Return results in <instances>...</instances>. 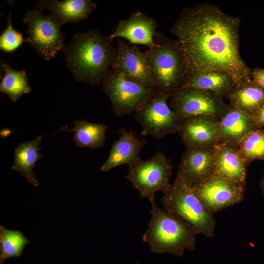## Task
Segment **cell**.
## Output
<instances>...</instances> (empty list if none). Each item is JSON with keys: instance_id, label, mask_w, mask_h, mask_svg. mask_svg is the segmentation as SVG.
<instances>
[{"instance_id": "1", "label": "cell", "mask_w": 264, "mask_h": 264, "mask_svg": "<svg viewBox=\"0 0 264 264\" xmlns=\"http://www.w3.org/2000/svg\"><path fill=\"white\" fill-rule=\"evenodd\" d=\"M240 23L208 3L182 9L170 31L183 52L187 75L218 70L229 74L236 86L251 80V69L240 54Z\"/></svg>"}, {"instance_id": "2", "label": "cell", "mask_w": 264, "mask_h": 264, "mask_svg": "<svg viewBox=\"0 0 264 264\" xmlns=\"http://www.w3.org/2000/svg\"><path fill=\"white\" fill-rule=\"evenodd\" d=\"M98 31L76 33L63 52L66 66L77 81L97 85L111 66L116 49Z\"/></svg>"}, {"instance_id": "3", "label": "cell", "mask_w": 264, "mask_h": 264, "mask_svg": "<svg viewBox=\"0 0 264 264\" xmlns=\"http://www.w3.org/2000/svg\"><path fill=\"white\" fill-rule=\"evenodd\" d=\"M150 220L142 239L152 252L183 256L185 250L195 248L197 232L179 217L150 202Z\"/></svg>"}, {"instance_id": "4", "label": "cell", "mask_w": 264, "mask_h": 264, "mask_svg": "<svg viewBox=\"0 0 264 264\" xmlns=\"http://www.w3.org/2000/svg\"><path fill=\"white\" fill-rule=\"evenodd\" d=\"M155 41L156 45L145 52L155 89L170 97L181 87L187 75L185 58L176 39L157 32Z\"/></svg>"}, {"instance_id": "5", "label": "cell", "mask_w": 264, "mask_h": 264, "mask_svg": "<svg viewBox=\"0 0 264 264\" xmlns=\"http://www.w3.org/2000/svg\"><path fill=\"white\" fill-rule=\"evenodd\" d=\"M161 200L164 209L179 217L197 232L208 238L215 234L216 223L211 213L195 194L192 187L176 177Z\"/></svg>"}, {"instance_id": "6", "label": "cell", "mask_w": 264, "mask_h": 264, "mask_svg": "<svg viewBox=\"0 0 264 264\" xmlns=\"http://www.w3.org/2000/svg\"><path fill=\"white\" fill-rule=\"evenodd\" d=\"M171 162L162 152L158 151L151 158L137 161L128 166L126 178L150 202L154 200L158 192L166 193L170 188L172 175Z\"/></svg>"}, {"instance_id": "7", "label": "cell", "mask_w": 264, "mask_h": 264, "mask_svg": "<svg viewBox=\"0 0 264 264\" xmlns=\"http://www.w3.org/2000/svg\"><path fill=\"white\" fill-rule=\"evenodd\" d=\"M170 97L169 106L180 122L194 117L220 120L230 105L216 94L190 88H180Z\"/></svg>"}, {"instance_id": "8", "label": "cell", "mask_w": 264, "mask_h": 264, "mask_svg": "<svg viewBox=\"0 0 264 264\" xmlns=\"http://www.w3.org/2000/svg\"><path fill=\"white\" fill-rule=\"evenodd\" d=\"M101 83L104 92L110 100L112 111L117 116L134 113L156 90L119 75L112 69L106 72Z\"/></svg>"}, {"instance_id": "9", "label": "cell", "mask_w": 264, "mask_h": 264, "mask_svg": "<svg viewBox=\"0 0 264 264\" xmlns=\"http://www.w3.org/2000/svg\"><path fill=\"white\" fill-rule=\"evenodd\" d=\"M23 22L28 24L27 41L45 60H49L63 51L64 34L50 15H44L39 9L27 10Z\"/></svg>"}, {"instance_id": "10", "label": "cell", "mask_w": 264, "mask_h": 264, "mask_svg": "<svg viewBox=\"0 0 264 264\" xmlns=\"http://www.w3.org/2000/svg\"><path fill=\"white\" fill-rule=\"evenodd\" d=\"M169 97L156 89L151 98L134 112L143 136L158 139L178 132L181 122L167 103Z\"/></svg>"}, {"instance_id": "11", "label": "cell", "mask_w": 264, "mask_h": 264, "mask_svg": "<svg viewBox=\"0 0 264 264\" xmlns=\"http://www.w3.org/2000/svg\"><path fill=\"white\" fill-rule=\"evenodd\" d=\"M245 184L212 176L191 186L206 208L214 214L242 201Z\"/></svg>"}, {"instance_id": "12", "label": "cell", "mask_w": 264, "mask_h": 264, "mask_svg": "<svg viewBox=\"0 0 264 264\" xmlns=\"http://www.w3.org/2000/svg\"><path fill=\"white\" fill-rule=\"evenodd\" d=\"M117 47L112 69L116 74L152 89H155L148 59L145 52L122 40Z\"/></svg>"}, {"instance_id": "13", "label": "cell", "mask_w": 264, "mask_h": 264, "mask_svg": "<svg viewBox=\"0 0 264 264\" xmlns=\"http://www.w3.org/2000/svg\"><path fill=\"white\" fill-rule=\"evenodd\" d=\"M215 146L187 149L176 177L192 186L212 176L215 163Z\"/></svg>"}, {"instance_id": "14", "label": "cell", "mask_w": 264, "mask_h": 264, "mask_svg": "<svg viewBox=\"0 0 264 264\" xmlns=\"http://www.w3.org/2000/svg\"><path fill=\"white\" fill-rule=\"evenodd\" d=\"M157 27L154 19L138 11L119 21L114 31L107 38L112 41L115 38H123L130 44L145 45L150 49L156 44Z\"/></svg>"}, {"instance_id": "15", "label": "cell", "mask_w": 264, "mask_h": 264, "mask_svg": "<svg viewBox=\"0 0 264 264\" xmlns=\"http://www.w3.org/2000/svg\"><path fill=\"white\" fill-rule=\"evenodd\" d=\"M178 132L187 149L214 146L219 143V120L194 117L180 122Z\"/></svg>"}, {"instance_id": "16", "label": "cell", "mask_w": 264, "mask_h": 264, "mask_svg": "<svg viewBox=\"0 0 264 264\" xmlns=\"http://www.w3.org/2000/svg\"><path fill=\"white\" fill-rule=\"evenodd\" d=\"M119 136L112 144L110 154L100 170L108 172L122 165H130L139 157V154L147 143L145 139L140 138L132 130L127 131L124 127L118 131Z\"/></svg>"}, {"instance_id": "17", "label": "cell", "mask_w": 264, "mask_h": 264, "mask_svg": "<svg viewBox=\"0 0 264 264\" xmlns=\"http://www.w3.org/2000/svg\"><path fill=\"white\" fill-rule=\"evenodd\" d=\"M37 9L46 10L61 27L67 23H75L87 19L97 7L91 0H40Z\"/></svg>"}, {"instance_id": "18", "label": "cell", "mask_w": 264, "mask_h": 264, "mask_svg": "<svg viewBox=\"0 0 264 264\" xmlns=\"http://www.w3.org/2000/svg\"><path fill=\"white\" fill-rule=\"evenodd\" d=\"M215 147V163L213 176L245 183L247 166L241 157L237 146L220 143Z\"/></svg>"}, {"instance_id": "19", "label": "cell", "mask_w": 264, "mask_h": 264, "mask_svg": "<svg viewBox=\"0 0 264 264\" xmlns=\"http://www.w3.org/2000/svg\"><path fill=\"white\" fill-rule=\"evenodd\" d=\"M219 122V143L237 146L246 135L259 129L250 114L230 105Z\"/></svg>"}, {"instance_id": "20", "label": "cell", "mask_w": 264, "mask_h": 264, "mask_svg": "<svg viewBox=\"0 0 264 264\" xmlns=\"http://www.w3.org/2000/svg\"><path fill=\"white\" fill-rule=\"evenodd\" d=\"M236 86L228 73L218 70H201L186 75L180 88H190L227 97Z\"/></svg>"}, {"instance_id": "21", "label": "cell", "mask_w": 264, "mask_h": 264, "mask_svg": "<svg viewBox=\"0 0 264 264\" xmlns=\"http://www.w3.org/2000/svg\"><path fill=\"white\" fill-rule=\"evenodd\" d=\"M42 136L40 135L35 139L23 143H20L14 149V163L11 169L15 170L23 176L28 182L34 186H39L33 169L37 161L43 157L39 153L41 148L39 145L41 142Z\"/></svg>"}, {"instance_id": "22", "label": "cell", "mask_w": 264, "mask_h": 264, "mask_svg": "<svg viewBox=\"0 0 264 264\" xmlns=\"http://www.w3.org/2000/svg\"><path fill=\"white\" fill-rule=\"evenodd\" d=\"M73 124V128L68 129L64 127L58 132H74V138L72 140L78 147L97 149L104 145L106 133L108 130L106 125L91 123L83 119L75 120Z\"/></svg>"}, {"instance_id": "23", "label": "cell", "mask_w": 264, "mask_h": 264, "mask_svg": "<svg viewBox=\"0 0 264 264\" xmlns=\"http://www.w3.org/2000/svg\"><path fill=\"white\" fill-rule=\"evenodd\" d=\"M226 98L231 106L251 115L264 103V88L251 80L236 86Z\"/></svg>"}, {"instance_id": "24", "label": "cell", "mask_w": 264, "mask_h": 264, "mask_svg": "<svg viewBox=\"0 0 264 264\" xmlns=\"http://www.w3.org/2000/svg\"><path fill=\"white\" fill-rule=\"evenodd\" d=\"M0 66L4 72L0 78V92L7 94L12 102H17L22 95L30 93L31 88L25 69L14 70L4 61H1Z\"/></svg>"}, {"instance_id": "25", "label": "cell", "mask_w": 264, "mask_h": 264, "mask_svg": "<svg viewBox=\"0 0 264 264\" xmlns=\"http://www.w3.org/2000/svg\"><path fill=\"white\" fill-rule=\"evenodd\" d=\"M29 242L20 231L10 230L0 225V264H3L7 259L19 256Z\"/></svg>"}, {"instance_id": "26", "label": "cell", "mask_w": 264, "mask_h": 264, "mask_svg": "<svg viewBox=\"0 0 264 264\" xmlns=\"http://www.w3.org/2000/svg\"><path fill=\"white\" fill-rule=\"evenodd\" d=\"M237 147L247 166L255 160L264 161V128L248 133L238 143Z\"/></svg>"}, {"instance_id": "27", "label": "cell", "mask_w": 264, "mask_h": 264, "mask_svg": "<svg viewBox=\"0 0 264 264\" xmlns=\"http://www.w3.org/2000/svg\"><path fill=\"white\" fill-rule=\"evenodd\" d=\"M8 26L0 36V48L5 52H12L18 49L21 44L27 42L22 34L15 30L11 23V14L8 18Z\"/></svg>"}, {"instance_id": "28", "label": "cell", "mask_w": 264, "mask_h": 264, "mask_svg": "<svg viewBox=\"0 0 264 264\" xmlns=\"http://www.w3.org/2000/svg\"><path fill=\"white\" fill-rule=\"evenodd\" d=\"M259 129L264 128V103H263L251 115Z\"/></svg>"}, {"instance_id": "29", "label": "cell", "mask_w": 264, "mask_h": 264, "mask_svg": "<svg viewBox=\"0 0 264 264\" xmlns=\"http://www.w3.org/2000/svg\"><path fill=\"white\" fill-rule=\"evenodd\" d=\"M251 77L254 83L264 88V68H255L251 69Z\"/></svg>"}, {"instance_id": "30", "label": "cell", "mask_w": 264, "mask_h": 264, "mask_svg": "<svg viewBox=\"0 0 264 264\" xmlns=\"http://www.w3.org/2000/svg\"><path fill=\"white\" fill-rule=\"evenodd\" d=\"M260 187L261 188L262 192V194L263 195V197L264 198V172L263 176L260 181Z\"/></svg>"}]
</instances>
